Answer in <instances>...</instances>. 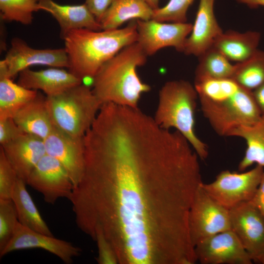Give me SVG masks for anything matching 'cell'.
I'll return each instance as SVG.
<instances>
[{
    "label": "cell",
    "instance_id": "obj_1",
    "mask_svg": "<svg viewBox=\"0 0 264 264\" xmlns=\"http://www.w3.org/2000/svg\"><path fill=\"white\" fill-rule=\"evenodd\" d=\"M84 141V173L69 199L78 228L91 239L100 231L118 264L190 258L189 216L202 181L187 139L137 108L108 102Z\"/></svg>",
    "mask_w": 264,
    "mask_h": 264
},
{
    "label": "cell",
    "instance_id": "obj_2",
    "mask_svg": "<svg viewBox=\"0 0 264 264\" xmlns=\"http://www.w3.org/2000/svg\"><path fill=\"white\" fill-rule=\"evenodd\" d=\"M194 87L204 116L220 136H228L235 129L251 125L262 116L252 91L232 78L195 80Z\"/></svg>",
    "mask_w": 264,
    "mask_h": 264
},
{
    "label": "cell",
    "instance_id": "obj_3",
    "mask_svg": "<svg viewBox=\"0 0 264 264\" xmlns=\"http://www.w3.org/2000/svg\"><path fill=\"white\" fill-rule=\"evenodd\" d=\"M62 39L68 70L82 80L92 79L106 62L126 46L137 42L136 22L132 20L126 27L113 30L74 29Z\"/></svg>",
    "mask_w": 264,
    "mask_h": 264
},
{
    "label": "cell",
    "instance_id": "obj_4",
    "mask_svg": "<svg viewBox=\"0 0 264 264\" xmlns=\"http://www.w3.org/2000/svg\"><path fill=\"white\" fill-rule=\"evenodd\" d=\"M147 55L135 42L106 62L92 79V91L104 103L137 108L141 95L151 90L143 82L136 69L147 62Z\"/></svg>",
    "mask_w": 264,
    "mask_h": 264
},
{
    "label": "cell",
    "instance_id": "obj_5",
    "mask_svg": "<svg viewBox=\"0 0 264 264\" xmlns=\"http://www.w3.org/2000/svg\"><path fill=\"white\" fill-rule=\"evenodd\" d=\"M198 98L194 86L188 81H168L159 90L154 119L163 129H176L189 141L199 159L205 160L208 155V146L198 137L195 131Z\"/></svg>",
    "mask_w": 264,
    "mask_h": 264
},
{
    "label": "cell",
    "instance_id": "obj_6",
    "mask_svg": "<svg viewBox=\"0 0 264 264\" xmlns=\"http://www.w3.org/2000/svg\"><path fill=\"white\" fill-rule=\"evenodd\" d=\"M54 126L75 137H83L103 104L92 89L82 83L55 95L46 96Z\"/></svg>",
    "mask_w": 264,
    "mask_h": 264
},
{
    "label": "cell",
    "instance_id": "obj_7",
    "mask_svg": "<svg viewBox=\"0 0 264 264\" xmlns=\"http://www.w3.org/2000/svg\"><path fill=\"white\" fill-rule=\"evenodd\" d=\"M264 168L256 166L246 172L221 171L210 183L200 185L213 199L229 210L242 202L251 201L261 181Z\"/></svg>",
    "mask_w": 264,
    "mask_h": 264
},
{
    "label": "cell",
    "instance_id": "obj_8",
    "mask_svg": "<svg viewBox=\"0 0 264 264\" xmlns=\"http://www.w3.org/2000/svg\"><path fill=\"white\" fill-rule=\"evenodd\" d=\"M189 226L194 247L206 238L231 229L229 210L209 196L200 184L191 207Z\"/></svg>",
    "mask_w": 264,
    "mask_h": 264
},
{
    "label": "cell",
    "instance_id": "obj_9",
    "mask_svg": "<svg viewBox=\"0 0 264 264\" xmlns=\"http://www.w3.org/2000/svg\"><path fill=\"white\" fill-rule=\"evenodd\" d=\"M38 65L68 68L65 48H34L22 39L14 38L4 59L0 61V78L12 79L29 66Z\"/></svg>",
    "mask_w": 264,
    "mask_h": 264
},
{
    "label": "cell",
    "instance_id": "obj_10",
    "mask_svg": "<svg viewBox=\"0 0 264 264\" xmlns=\"http://www.w3.org/2000/svg\"><path fill=\"white\" fill-rule=\"evenodd\" d=\"M137 40L146 55H153L166 47H174L182 52L186 39L193 24L185 22L165 23L153 19L136 20Z\"/></svg>",
    "mask_w": 264,
    "mask_h": 264
},
{
    "label": "cell",
    "instance_id": "obj_11",
    "mask_svg": "<svg viewBox=\"0 0 264 264\" xmlns=\"http://www.w3.org/2000/svg\"><path fill=\"white\" fill-rule=\"evenodd\" d=\"M26 184L42 194L44 200L54 204L60 198L70 199L74 185L60 162L46 154L29 175Z\"/></svg>",
    "mask_w": 264,
    "mask_h": 264
},
{
    "label": "cell",
    "instance_id": "obj_12",
    "mask_svg": "<svg viewBox=\"0 0 264 264\" xmlns=\"http://www.w3.org/2000/svg\"><path fill=\"white\" fill-rule=\"evenodd\" d=\"M231 229L237 235L253 262L264 254V218L251 201L229 210Z\"/></svg>",
    "mask_w": 264,
    "mask_h": 264
},
{
    "label": "cell",
    "instance_id": "obj_13",
    "mask_svg": "<svg viewBox=\"0 0 264 264\" xmlns=\"http://www.w3.org/2000/svg\"><path fill=\"white\" fill-rule=\"evenodd\" d=\"M197 261L202 264H251L253 261L232 230L206 238L195 246Z\"/></svg>",
    "mask_w": 264,
    "mask_h": 264
},
{
    "label": "cell",
    "instance_id": "obj_14",
    "mask_svg": "<svg viewBox=\"0 0 264 264\" xmlns=\"http://www.w3.org/2000/svg\"><path fill=\"white\" fill-rule=\"evenodd\" d=\"M44 141L46 154L60 162L76 187L85 170L84 137H73L54 126Z\"/></svg>",
    "mask_w": 264,
    "mask_h": 264
},
{
    "label": "cell",
    "instance_id": "obj_15",
    "mask_svg": "<svg viewBox=\"0 0 264 264\" xmlns=\"http://www.w3.org/2000/svg\"><path fill=\"white\" fill-rule=\"evenodd\" d=\"M31 248L46 250L67 264H72L73 259L80 256L82 252L81 248L70 242L35 231L19 222L12 238L0 252V257L14 251Z\"/></svg>",
    "mask_w": 264,
    "mask_h": 264
},
{
    "label": "cell",
    "instance_id": "obj_16",
    "mask_svg": "<svg viewBox=\"0 0 264 264\" xmlns=\"http://www.w3.org/2000/svg\"><path fill=\"white\" fill-rule=\"evenodd\" d=\"M215 0H200L192 31L185 40L182 52L199 56L213 46L223 32L214 13Z\"/></svg>",
    "mask_w": 264,
    "mask_h": 264
},
{
    "label": "cell",
    "instance_id": "obj_17",
    "mask_svg": "<svg viewBox=\"0 0 264 264\" xmlns=\"http://www.w3.org/2000/svg\"><path fill=\"white\" fill-rule=\"evenodd\" d=\"M0 147L18 177L25 182L37 163L46 154L44 139L26 133Z\"/></svg>",
    "mask_w": 264,
    "mask_h": 264
},
{
    "label": "cell",
    "instance_id": "obj_18",
    "mask_svg": "<svg viewBox=\"0 0 264 264\" xmlns=\"http://www.w3.org/2000/svg\"><path fill=\"white\" fill-rule=\"evenodd\" d=\"M17 83L33 90H41L46 96L58 94L82 83V81L69 70L55 67L38 71L26 68L19 74Z\"/></svg>",
    "mask_w": 264,
    "mask_h": 264
},
{
    "label": "cell",
    "instance_id": "obj_19",
    "mask_svg": "<svg viewBox=\"0 0 264 264\" xmlns=\"http://www.w3.org/2000/svg\"><path fill=\"white\" fill-rule=\"evenodd\" d=\"M41 10L50 13L60 27L61 37L70 30L85 28L102 30L101 24L85 3L79 5H61L53 0H39Z\"/></svg>",
    "mask_w": 264,
    "mask_h": 264
},
{
    "label": "cell",
    "instance_id": "obj_20",
    "mask_svg": "<svg viewBox=\"0 0 264 264\" xmlns=\"http://www.w3.org/2000/svg\"><path fill=\"white\" fill-rule=\"evenodd\" d=\"M13 118L24 132L37 136L44 140L54 128L47 109L46 96L39 91Z\"/></svg>",
    "mask_w": 264,
    "mask_h": 264
},
{
    "label": "cell",
    "instance_id": "obj_21",
    "mask_svg": "<svg viewBox=\"0 0 264 264\" xmlns=\"http://www.w3.org/2000/svg\"><path fill=\"white\" fill-rule=\"evenodd\" d=\"M260 39V33L256 31L241 33L230 30L223 32L213 46L229 61L240 63L248 60L258 50Z\"/></svg>",
    "mask_w": 264,
    "mask_h": 264
},
{
    "label": "cell",
    "instance_id": "obj_22",
    "mask_svg": "<svg viewBox=\"0 0 264 264\" xmlns=\"http://www.w3.org/2000/svg\"><path fill=\"white\" fill-rule=\"evenodd\" d=\"M153 9L144 0H113L100 23L102 30H113L130 20H149Z\"/></svg>",
    "mask_w": 264,
    "mask_h": 264
},
{
    "label": "cell",
    "instance_id": "obj_23",
    "mask_svg": "<svg viewBox=\"0 0 264 264\" xmlns=\"http://www.w3.org/2000/svg\"><path fill=\"white\" fill-rule=\"evenodd\" d=\"M228 136L243 139L246 144L244 155L238 165L239 172H243L254 164L264 168V116L250 125L238 127Z\"/></svg>",
    "mask_w": 264,
    "mask_h": 264
},
{
    "label": "cell",
    "instance_id": "obj_24",
    "mask_svg": "<svg viewBox=\"0 0 264 264\" xmlns=\"http://www.w3.org/2000/svg\"><path fill=\"white\" fill-rule=\"evenodd\" d=\"M26 185L23 180L18 177L12 197L19 223L35 231L53 236L28 192Z\"/></svg>",
    "mask_w": 264,
    "mask_h": 264
},
{
    "label": "cell",
    "instance_id": "obj_25",
    "mask_svg": "<svg viewBox=\"0 0 264 264\" xmlns=\"http://www.w3.org/2000/svg\"><path fill=\"white\" fill-rule=\"evenodd\" d=\"M9 78H0V120L13 118L16 113L37 95Z\"/></svg>",
    "mask_w": 264,
    "mask_h": 264
},
{
    "label": "cell",
    "instance_id": "obj_26",
    "mask_svg": "<svg viewBox=\"0 0 264 264\" xmlns=\"http://www.w3.org/2000/svg\"><path fill=\"white\" fill-rule=\"evenodd\" d=\"M198 64L195 73V80L204 78H232L236 65L212 46L198 57Z\"/></svg>",
    "mask_w": 264,
    "mask_h": 264
},
{
    "label": "cell",
    "instance_id": "obj_27",
    "mask_svg": "<svg viewBox=\"0 0 264 264\" xmlns=\"http://www.w3.org/2000/svg\"><path fill=\"white\" fill-rule=\"evenodd\" d=\"M236 65L232 78L241 87L253 91L264 83V51L258 49L248 60Z\"/></svg>",
    "mask_w": 264,
    "mask_h": 264
},
{
    "label": "cell",
    "instance_id": "obj_28",
    "mask_svg": "<svg viewBox=\"0 0 264 264\" xmlns=\"http://www.w3.org/2000/svg\"><path fill=\"white\" fill-rule=\"evenodd\" d=\"M39 10V0H0V15L3 21L29 25L32 22L33 13Z\"/></svg>",
    "mask_w": 264,
    "mask_h": 264
},
{
    "label": "cell",
    "instance_id": "obj_29",
    "mask_svg": "<svg viewBox=\"0 0 264 264\" xmlns=\"http://www.w3.org/2000/svg\"><path fill=\"white\" fill-rule=\"evenodd\" d=\"M18 222L17 210L12 199H0V252L12 238Z\"/></svg>",
    "mask_w": 264,
    "mask_h": 264
},
{
    "label": "cell",
    "instance_id": "obj_30",
    "mask_svg": "<svg viewBox=\"0 0 264 264\" xmlns=\"http://www.w3.org/2000/svg\"><path fill=\"white\" fill-rule=\"evenodd\" d=\"M193 0H169L164 6L154 10L152 19L162 22H187V12Z\"/></svg>",
    "mask_w": 264,
    "mask_h": 264
},
{
    "label": "cell",
    "instance_id": "obj_31",
    "mask_svg": "<svg viewBox=\"0 0 264 264\" xmlns=\"http://www.w3.org/2000/svg\"><path fill=\"white\" fill-rule=\"evenodd\" d=\"M18 175L0 148V199H12Z\"/></svg>",
    "mask_w": 264,
    "mask_h": 264
},
{
    "label": "cell",
    "instance_id": "obj_32",
    "mask_svg": "<svg viewBox=\"0 0 264 264\" xmlns=\"http://www.w3.org/2000/svg\"><path fill=\"white\" fill-rule=\"evenodd\" d=\"M93 241L96 242L98 247V256L96 260L98 264H118L113 249L101 232L97 231L95 232Z\"/></svg>",
    "mask_w": 264,
    "mask_h": 264
},
{
    "label": "cell",
    "instance_id": "obj_33",
    "mask_svg": "<svg viewBox=\"0 0 264 264\" xmlns=\"http://www.w3.org/2000/svg\"><path fill=\"white\" fill-rule=\"evenodd\" d=\"M13 118L0 120V143L2 145L25 133Z\"/></svg>",
    "mask_w": 264,
    "mask_h": 264
},
{
    "label": "cell",
    "instance_id": "obj_34",
    "mask_svg": "<svg viewBox=\"0 0 264 264\" xmlns=\"http://www.w3.org/2000/svg\"><path fill=\"white\" fill-rule=\"evenodd\" d=\"M113 0H86L85 4L97 21L100 22L102 17Z\"/></svg>",
    "mask_w": 264,
    "mask_h": 264
},
{
    "label": "cell",
    "instance_id": "obj_35",
    "mask_svg": "<svg viewBox=\"0 0 264 264\" xmlns=\"http://www.w3.org/2000/svg\"><path fill=\"white\" fill-rule=\"evenodd\" d=\"M251 201L264 218V172L256 193Z\"/></svg>",
    "mask_w": 264,
    "mask_h": 264
},
{
    "label": "cell",
    "instance_id": "obj_36",
    "mask_svg": "<svg viewBox=\"0 0 264 264\" xmlns=\"http://www.w3.org/2000/svg\"><path fill=\"white\" fill-rule=\"evenodd\" d=\"M252 92L261 115L264 116V83L253 90Z\"/></svg>",
    "mask_w": 264,
    "mask_h": 264
},
{
    "label": "cell",
    "instance_id": "obj_37",
    "mask_svg": "<svg viewBox=\"0 0 264 264\" xmlns=\"http://www.w3.org/2000/svg\"><path fill=\"white\" fill-rule=\"evenodd\" d=\"M239 3L246 4L251 8H256L259 6H264V0H236Z\"/></svg>",
    "mask_w": 264,
    "mask_h": 264
},
{
    "label": "cell",
    "instance_id": "obj_38",
    "mask_svg": "<svg viewBox=\"0 0 264 264\" xmlns=\"http://www.w3.org/2000/svg\"><path fill=\"white\" fill-rule=\"evenodd\" d=\"M153 9L159 8V0H144Z\"/></svg>",
    "mask_w": 264,
    "mask_h": 264
},
{
    "label": "cell",
    "instance_id": "obj_39",
    "mask_svg": "<svg viewBox=\"0 0 264 264\" xmlns=\"http://www.w3.org/2000/svg\"><path fill=\"white\" fill-rule=\"evenodd\" d=\"M258 263L264 264V254L262 256L258 261Z\"/></svg>",
    "mask_w": 264,
    "mask_h": 264
}]
</instances>
